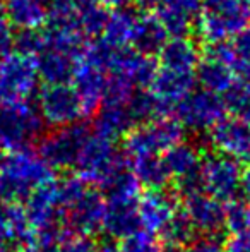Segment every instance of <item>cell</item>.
I'll return each mask as SVG.
<instances>
[{
    "label": "cell",
    "mask_w": 250,
    "mask_h": 252,
    "mask_svg": "<svg viewBox=\"0 0 250 252\" xmlns=\"http://www.w3.org/2000/svg\"><path fill=\"white\" fill-rule=\"evenodd\" d=\"M28 218L24 213L14 211L12 206L0 202V242L7 240H24L26 242Z\"/></svg>",
    "instance_id": "cell-24"
},
{
    "label": "cell",
    "mask_w": 250,
    "mask_h": 252,
    "mask_svg": "<svg viewBox=\"0 0 250 252\" xmlns=\"http://www.w3.org/2000/svg\"><path fill=\"white\" fill-rule=\"evenodd\" d=\"M240 186L244 187V192L250 197V166L245 170L244 173H242V184Z\"/></svg>",
    "instance_id": "cell-31"
},
{
    "label": "cell",
    "mask_w": 250,
    "mask_h": 252,
    "mask_svg": "<svg viewBox=\"0 0 250 252\" xmlns=\"http://www.w3.org/2000/svg\"><path fill=\"white\" fill-rule=\"evenodd\" d=\"M40 126V117L26 101L3 103L0 106V144L19 146L33 137Z\"/></svg>",
    "instance_id": "cell-9"
},
{
    "label": "cell",
    "mask_w": 250,
    "mask_h": 252,
    "mask_svg": "<svg viewBox=\"0 0 250 252\" xmlns=\"http://www.w3.org/2000/svg\"><path fill=\"white\" fill-rule=\"evenodd\" d=\"M132 172L134 177L137 179V182H144L146 186L153 187V189L165 186V182L170 179V172H168L165 158L160 155L134 158Z\"/></svg>",
    "instance_id": "cell-22"
},
{
    "label": "cell",
    "mask_w": 250,
    "mask_h": 252,
    "mask_svg": "<svg viewBox=\"0 0 250 252\" xmlns=\"http://www.w3.org/2000/svg\"><path fill=\"white\" fill-rule=\"evenodd\" d=\"M98 3H101V5L105 7H127L132 0H96Z\"/></svg>",
    "instance_id": "cell-30"
},
{
    "label": "cell",
    "mask_w": 250,
    "mask_h": 252,
    "mask_svg": "<svg viewBox=\"0 0 250 252\" xmlns=\"http://www.w3.org/2000/svg\"><path fill=\"white\" fill-rule=\"evenodd\" d=\"M185 252H221V249L213 239H207V240H202V242L192 244Z\"/></svg>",
    "instance_id": "cell-29"
},
{
    "label": "cell",
    "mask_w": 250,
    "mask_h": 252,
    "mask_svg": "<svg viewBox=\"0 0 250 252\" xmlns=\"http://www.w3.org/2000/svg\"><path fill=\"white\" fill-rule=\"evenodd\" d=\"M14 47L28 57H36L45 48V33L38 30H21L14 36Z\"/></svg>",
    "instance_id": "cell-25"
},
{
    "label": "cell",
    "mask_w": 250,
    "mask_h": 252,
    "mask_svg": "<svg viewBox=\"0 0 250 252\" xmlns=\"http://www.w3.org/2000/svg\"><path fill=\"white\" fill-rule=\"evenodd\" d=\"M41 115L52 124H74L84 112L83 101L74 88L67 84H48L40 94Z\"/></svg>",
    "instance_id": "cell-8"
},
{
    "label": "cell",
    "mask_w": 250,
    "mask_h": 252,
    "mask_svg": "<svg viewBox=\"0 0 250 252\" xmlns=\"http://www.w3.org/2000/svg\"><path fill=\"white\" fill-rule=\"evenodd\" d=\"M137 213H139V223L144 225L147 232H161L170 223V220L177 215L173 201L161 194L160 190L147 194L139 202Z\"/></svg>",
    "instance_id": "cell-16"
},
{
    "label": "cell",
    "mask_w": 250,
    "mask_h": 252,
    "mask_svg": "<svg viewBox=\"0 0 250 252\" xmlns=\"http://www.w3.org/2000/svg\"><path fill=\"white\" fill-rule=\"evenodd\" d=\"M168 33L165 31L163 24L158 21L156 16L144 14L137 17L134 24L132 36H130V47L142 55H153L158 53L167 43Z\"/></svg>",
    "instance_id": "cell-15"
},
{
    "label": "cell",
    "mask_w": 250,
    "mask_h": 252,
    "mask_svg": "<svg viewBox=\"0 0 250 252\" xmlns=\"http://www.w3.org/2000/svg\"><path fill=\"white\" fill-rule=\"evenodd\" d=\"M3 14L19 30H38L47 21V10L38 0H7Z\"/></svg>",
    "instance_id": "cell-19"
},
{
    "label": "cell",
    "mask_w": 250,
    "mask_h": 252,
    "mask_svg": "<svg viewBox=\"0 0 250 252\" xmlns=\"http://www.w3.org/2000/svg\"><path fill=\"white\" fill-rule=\"evenodd\" d=\"M89 136L84 127L70 126L58 130L43 144V159L57 166L76 165L86 137Z\"/></svg>",
    "instance_id": "cell-12"
},
{
    "label": "cell",
    "mask_w": 250,
    "mask_h": 252,
    "mask_svg": "<svg viewBox=\"0 0 250 252\" xmlns=\"http://www.w3.org/2000/svg\"><path fill=\"white\" fill-rule=\"evenodd\" d=\"M180 134V126L171 120H160V122L149 124V126L137 127L127 137L125 151L132 158L161 155L163 151L178 144Z\"/></svg>",
    "instance_id": "cell-5"
},
{
    "label": "cell",
    "mask_w": 250,
    "mask_h": 252,
    "mask_svg": "<svg viewBox=\"0 0 250 252\" xmlns=\"http://www.w3.org/2000/svg\"><path fill=\"white\" fill-rule=\"evenodd\" d=\"M136 19L137 16L134 10L127 7H118L117 10L108 14V19L103 28V40L115 47L129 45Z\"/></svg>",
    "instance_id": "cell-21"
},
{
    "label": "cell",
    "mask_w": 250,
    "mask_h": 252,
    "mask_svg": "<svg viewBox=\"0 0 250 252\" xmlns=\"http://www.w3.org/2000/svg\"><path fill=\"white\" fill-rule=\"evenodd\" d=\"M120 252H160V247L147 232L130 233V235L124 237Z\"/></svg>",
    "instance_id": "cell-26"
},
{
    "label": "cell",
    "mask_w": 250,
    "mask_h": 252,
    "mask_svg": "<svg viewBox=\"0 0 250 252\" xmlns=\"http://www.w3.org/2000/svg\"><path fill=\"white\" fill-rule=\"evenodd\" d=\"M72 81L76 84L74 90L77 91L84 110H94L100 105L101 98L105 96V88H107V76L101 67L94 65L93 62L79 57L74 69Z\"/></svg>",
    "instance_id": "cell-13"
},
{
    "label": "cell",
    "mask_w": 250,
    "mask_h": 252,
    "mask_svg": "<svg viewBox=\"0 0 250 252\" xmlns=\"http://www.w3.org/2000/svg\"><path fill=\"white\" fill-rule=\"evenodd\" d=\"M197 179L200 184V190L213 199H233L242 184V172L238 161L220 155L200 163Z\"/></svg>",
    "instance_id": "cell-4"
},
{
    "label": "cell",
    "mask_w": 250,
    "mask_h": 252,
    "mask_svg": "<svg viewBox=\"0 0 250 252\" xmlns=\"http://www.w3.org/2000/svg\"><path fill=\"white\" fill-rule=\"evenodd\" d=\"M161 67L175 70H190L194 72L199 63V50L195 43L190 41L187 36L173 38L167 41L160 52Z\"/></svg>",
    "instance_id": "cell-18"
},
{
    "label": "cell",
    "mask_w": 250,
    "mask_h": 252,
    "mask_svg": "<svg viewBox=\"0 0 250 252\" xmlns=\"http://www.w3.org/2000/svg\"><path fill=\"white\" fill-rule=\"evenodd\" d=\"M195 79L202 84L204 90L221 93L233 83V70L226 63L204 57V60H199L195 67Z\"/></svg>",
    "instance_id": "cell-20"
},
{
    "label": "cell",
    "mask_w": 250,
    "mask_h": 252,
    "mask_svg": "<svg viewBox=\"0 0 250 252\" xmlns=\"http://www.w3.org/2000/svg\"><path fill=\"white\" fill-rule=\"evenodd\" d=\"M195 76L190 70H175L158 67L151 81V96L154 100L156 112L167 113L177 108V105L192 91Z\"/></svg>",
    "instance_id": "cell-6"
},
{
    "label": "cell",
    "mask_w": 250,
    "mask_h": 252,
    "mask_svg": "<svg viewBox=\"0 0 250 252\" xmlns=\"http://www.w3.org/2000/svg\"><path fill=\"white\" fill-rule=\"evenodd\" d=\"M50 180L43 159L17 153L0 170V196H26Z\"/></svg>",
    "instance_id": "cell-2"
},
{
    "label": "cell",
    "mask_w": 250,
    "mask_h": 252,
    "mask_svg": "<svg viewBox=\"0 0 250 252\" xmlns=\"http://www.w3.org/2000/svg\"><path fill=\"white\" fill-rule=\"evenodd\" d=\"M189 206L185 215L192 221L194 228L213 232L224 225V211L221 209L220 201L213 199L204 192L189 194Z\"/></svg>",
    "instance_id": "cell-17"
},
{
    "label": "cell",
    "mask_w": 250,
    "mask_h": 252,
    "mask_svg": "<svg viewBox=\"0 0 250 252\" xmlns=\"http://www.w3.org/2000/svg\"><path fill=\"white\" fill-rule=\"evenodd\" d=\"M224 110V101L216 93L207 90L190 91L177 105L180 122L195 130L216 126L223 119Z\"/></svg>",
    "instance_id": "cell-7"
},
{
    "label": "cell",
    "mask_w": 250,
    "mask_h": 252,
    "mask_svg": "<svg viewBox=\"0 0 250 252\" xmlns=\"http://www.w3.org/2000/svg\"><path fill=\"white\" fill-rule=\"evenodd\" d=\"M211 139L224 156L235 161H250V124L238 119H221L213 126Z\"/></svg>",
    "instance_id": "cell-11"
},
{
    "label": "cell",
    "mask_w": 250,
    "mask_h": 252,
    "mask_svg": "<svg viewBox=\"0 0 250 252\" xmlns=\"http://www.w3.org/2000/svg\"><path fill=\"white\" fill-rule=\"evenodd\" d=\"M202 0H158L154 10L165 31L173 38L187 36L197 24Z\"/></svg>",
    "instance_id": "cell-10"
},
{
    "label": "cell",
    "mask_w": 250,
    "mask_h": 252,
    "mask_svg": "<svg viewBox=\"0 0 250 252\" xmlns=\"http://www.w3.org/2000/svg\"><path fill=\"white\" fill-rule=\"evenodd\" d=\"M34 63L38 76L48 84H67L74 76L77 59L55 48H43L34 57Z\"/></svg>",
    "instance_id": "cell-14"
},
{
    "label": "cell",
    "mask_w": 250,
    "mask_h": 252,
    "mask_svg": "<svg viewBox=\"0 0 250 252\" xmlns=\"http://www.w3.org/2000/svg\"><path fill=\"white\" fill-rule=\"evenodd\" d=\"M38 2H41V3H52L54 0H38Z\"/></svg>",
    "instance_id": "cell-32"
},
{
    "label": "cell",
    "mask_w": 250,
    "mask_h": 252,
    "mask_svg": "<svg viewBox=\"0 0 250 252\" xmlns=\"http://www.w3.org/2000/svg\"><path fill=\"white\" fill-rule=\"evenodd\" d=\"M250 24V0H202L199 28L209 43L224 41Z\"/></svg>",
    "instance_id": "cell-1"
},
{
    "label": "cell",
    "mask_w": 250,
    "mask_h": 252,
    "mask_svg": "<svg viewBox=\"0 0 250 252\" xmlns=\"http://www.w3.org/2000/svg\"><path fill=\"white\" fill-rule=\"evenodd\" d=\"M38 84L34 57L7 55L0 59V105L24 101Z\"/></svg>",
    "instance_id": "cell-3"
},
{
    "label": "cell",
    "mask_w": 250,
    "mask_h": 252,
    "mask_svg": "<svg viewBox=\"0 0 250 252\" xmlns=\"http://www.w3.org/2000/svg\"><path fill=\"white\" fill-rule=\"evenodd\" d=\"M165 158V163L168 166L170 175H180L182 179L192 177L194 173H197L200 166V159L197 156V153L192 148L185 146V144H175L173 148H170Z\"/></svg>",
    "instance_id": "cell-23"
},
{
    "label": "cell",
    "mask_w": 250,
    "mask_h": 252,
    "mask_svg": "<svg viewBox=\"0 0 250 252\" xmlns=\"http://www.w3.org/2000/svg\"><path fill=\"white\" fill-rule=\"evenodd\" d=\"M14 36L16 34L12 33V24L0 16V59L10 55L14 48Z\"/></svg>",
    "instance_id": "cell-27"
},
{
    "label": "cell",
    "mask_w": 250,
    "mask_h": 252,
    "mask_svg": "<svg viewBox=\"0 0 250 252\" xmlns=\"http://www.w3.org/2000/svg\"><path fill=\"white\" fill-rule=\"evenodd\" d=\"M231 48L237 59H250V24L235 34Z\"/></svg>",
    "instance_id": "cell-28"
}]
</instances>
